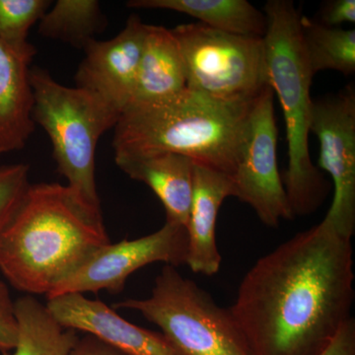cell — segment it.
Returning <instances> with one entry per match:
<instances>
[{
	"mask_svg": "<svg viewBox=\"0 0 355 355\" xmlns=\"http://www.w3.org/2000/svg\"><path fill=\"white\" fill-rule=\"evenodd\" d=\"M354 284L352 239L323 219L259 259L229 311L252 355H319L352 318Z\"/></svg>",
	"mask_w": 355,
	"mask_h": 355,
	"instance_id": "6da1fadb",
	"label": "cell"
},
{
	"mask_svg": "<svg viewBox=\"0 0 355 355\" xmlns=\"http://www.w3.org/2000/svg\"><path fill=\"white\" fill-rule=\"evenodd\" d=\"M101 209L69 186L30 184L0 235V272L27 295H50L110 244Z\"/></svg>",
	"mask_w": 355,
	"mask_h": 355,
	"instance_id": "7a4b0ae2",
	"label": "cell"
},
{
	"mask_svg": "<svg viewBox=\"0 0 355 355\" xmlns=\"http://www.w3.org/2000/svg\"><path fill=\"white\" fill-rule=\"evenodd\" d=\"M253 101H218L187 88L160 104L132 106L114 128V156L176 153L229 178Z\"/></svg>",
	"mask_w": 355,
	"mask_h": 355,
	"instance_id": "3957f363",
	"label": "cell"
},
{
	"mask_svg": "<svg viewBox=\"0 0 355 355\" xmlns=\"http://www.w3.org/2000/svg\"><path fill=\"white\" fill-rule=\"evenodd\" d=\"M263 37L268 85L279 98L286 121L287 157L284 183L293 216L312 214L323 203L328 183L309 151L314 74L302 39L300 11L291 0H268Z\"/></svg>",
	"mask_w": 355,
	"mask_h": 355,
	"instance_id": "277c9868",
	"label": "cell"
},
{
	"mask_svg": "<svg viewBox=\"0 0 355 355\" xmlns=\"http://www.w3.org/2000/svg\"><path fill=\"white\" fill-rule=\"evenodd\" d=\"M30 83L32 120L51 140L58 172L84 202L101 209L96 150L102 135L116 127L120 112L86 89L58 83L42 67H31Z\"/></svg>",
	"mask_w": 355,
	"mask_h": 355,
	"instance_id": "5b68a950",
	"label": "cell"
},
{
	"mask_svg": "<svg viewBox=\"0 0 355 355\" xmlns=\"http://www.w3.org/2000/svg\"><path fill=\"white\" fill-rule=\"evenodd\" d=\"M113 308L137 311L156 324L175 355H252L230 311L175 266L165 265L149 297Z\"/></svg>",
	"mask_w": 355,
	"mask_h": 355,
	"instance_id": "8992f818",
	"label": "cell"
},
{
	"mask_svg": "<svg viewBox=\"0 0 355 355\" xmlns=\"http://www.w3.org/2000/svg\"><path fill=\"white\" fill-rule=\"evenodd\" d=\"M183 60L187 88L214 100L253 101L268 85L263 38L200 23L171 29Z\"/></svg>",
	"mask_w": 355,
	"mask_h": 355,
	"instance_id": "52a82bcc",
	"label": "cell"
},
{
	"mask_svg": "<svg viewBox=\"0 0 355 355\" xmlns=\"http://www.w3.org/2000/svg\"><path fill=\"white\" fill-rule=\"evenodd\" d=\"M273 96L266 86L252 104L230 180L232 197L249 205L265 225L275 228L294 216L277 167Z\"/></svg>",
	"mask_w": 355,
	"mask_h": 355,
	"instance_id": "ba28073f",
	"label": "cell"
},
{
	"mask_svg": "<svg viewBox=\"0 0 355 355\" xmlns=\"http://www.w3.org/2000/svg\"><path fill=\"white\" fill-rule=\"evenodd\" d=\"M310 132L320 144L318 167L334 182L333 202L324 220L343 237L355 231V89L349 84L336 94L313 101Z\"/></svg>",
	"mask_w": 355,
	"mask_h": 355,
	"instance_id": "9c48e42d",
	"label": "cell"
},
{
	"mask_svg": "<svg viewBox=\"0 0 355 355\" xmlns=\"http://www.w3.org/2000/svg\"><path fill=\"white\" fill-rule=\"evenodd\" d=\"M187 254L186 227L166 221L164 226L153 234L116 244L110 243L98 250L46 298L65 293H98L102 291L120 293L125 288L128 277L135 270L157 261L178 268L186 263Z\"/></svg>",
	"mask_w": 355,
	"mask_h": 355,
	"instance_id": "30bf717a",
	"label": "cell"
},
{
	"mask_svg": "<svg viewBox=\"0 0 355 355\" xmlns=\"http://www.w3.org/2000/svg\"><path fill=\"white\" fill-rule=\"evenodd\" d=\"M146 26L132 14L114 38L89 44L77 69L76 87L94 93L123 113L132 99Z\"/></svg>",
	"mask_w": 355,
	"mask_h": 355,
	"instance_id": "8fae6325",
	"label": "cell"
},
{
	"mask_svg": "<svg viewBox=\"0 0 355 355\" xmlns=\"http://www.w3.org/2000/svg\"><path fill=\"white\" fill-rule=\"evenodd\" d=\"M46 306L64 329L85 331L121 355H175L161 333L130 323L102 301L65 293L48 298Z\"/></svg>",
	"mask_w": 355,
	"mask_h": 355,
	"instance_id": "7c38bea8",
	"label": "cell"
},
{
	"mask_svg": "<svg viewBox=\"0 0 355 355\" xmlns=\"http://www.w3.org/2000/svg\"><path fill=\"white\" fill-rule=\"evenodd\" d=\"M228 197H232L230 178L193 163V197L186 225V265L198 275L211 277L220 270L222 258L216 243V221L222 202Z\"/></svg>",
	"mask_w": 355,
	"mask_h": 355,
	"instance_id": "4fadbf2b",
	"label": "cell"
},
{
	"mask_svg": "<svg viewBox=\"0 0 355 355\" xmlns=\"http://www.w3.org/2000/svg\"><path fill=\"white\" fill-rule=\"evenodd\" d=\"M116 164L130 179L148 186L166 210V221L186 227L193 197V162L176 153L114 156Z\"/></svg>",
	"mask_w": 355,
	"mask_h": 355,
	"instance_id": "5bb4252c",
	"label": "cell"
},
{
	"mask_svg": "<svg viewBox=\"0 0 355 355\" xmlns=\"http://www.w3.org/2000/svg\"><path fill=\"white\" fill-rule=\"evenodd\" d=\"M186 89L183 60L171 29L147 25L137 80L127 108L167 102Z\"/></svg>",
	"mask_w": 355,
	"mask_h": 355,
	"instance_id": "9a60e30c",
	"label": "cell"
},
{
	"mask_svg": "<svg viewBox=\"0 0 355 355\" xmlns=\"http://www.w3.org/2000/svg\"><path fill=\"white\" fill-rule=\"evenodd\" d=\"M30 65L0 42V155L24 148L36 127Z\"/></svg>",
	"mask_w": 355,
	"mask_h": 355,
	"instance_id": "2e32d148",
	"label": "cell"
},
{
	"mask_svg": "<svg viewBox=\"0 0 355 355\" xmlns=\"http://www.w3.org/2000/svg\"><path fill=\"white\" fill-rule=\"evenodd\" d=\"M133 9H164L186 14L211 29L263 38L268 30L265 12L246 0H130Z\"/></svg>",
	"mask_w": 355,
	"mask_h": 355,
	"instance_id": "e0dca14e",
	"label": "cell"
},
{
	"mask_svg": "<svg viewBox=\"0 0 355 355\" xmlns=\"http://www.w3.org/2000/svg\"><path fill=\"white\" fill-rule=\"evenodd\" d=\"M15 315L18 336L12 355H69L78 342L76 331L60 326L33 295L15 301Z\"/></svg>",
	"mask_w": 355,
	"mask_h": 355,
	"instance_id": "ac0fdd59",
	"label": "cell"
},
{
	"mask_svg": "<svg viewBox=\"0 0 355 355\" xmlns=\"http://www.w3.org/2000/svg\"><path fill=\"white\" fill-rule=\"evenodd\" d=\"M106 23L97 0H58L40 20L38 32L44 38L84 51L106 29Z\"/></svg>",
	"mask_w": 355,
	"mask_h": 355,
	"instance_id": "d6986e66",
	"label": "cell"
},
{
	"mask_svg": "<svg viewBox=\"0 0 355 355\" xmlns=\"http://www.w3.org/2000/svg\"><path fill=\"white\" fill-rule=\"evenodd\" d=\"M301 39L311 71L335 70L345 76L355 71V30L327 27L303 16Z\"/></svg>",
	"mask_w": 355,
	"mask_h": 355,
	"instance_id": "ffe728a7",
	"label": "cell"
},
{
	"mask_svg": "<svg viewBox=\"0 0 355 355\" xmlns=\"http://www.w3.org/2000/svg\"><path fill=\"white\" fill-rule=\"evenodd\" d=\"M51 6L49 0H0V42L32 64L37 51L28 41L29 31Z\"/></svg>",
	"mask_w": 355,
	"mask_h": 355,
	"instance_id": "44dd1931",
	"label": "cell"
},
{
	"mask_svg": "<svg viewBox=\"0 0 355 355\" xmlns=\"http://www.w3.org/2000/svg\"><path fill=\"white\" fill-rule=\"evenodd\" d=\"M29 172L24 163L0 165V235L30 184Z\"/></svg>",
	"mask_w": 355,
	"mask_h": 355,
	"instance_id": "7402d4cb",
	"label": "cell"
},
{
	"mask_svg": "<svg viewBox=\"0 0 355 355\" xmlns=\"http://www.w3.org/2000/svg\"><path fill=\"white\" fill-rule=\"evenodd\" d=\"M18 324L15 315V301L6 282L0 279V352H12L17 343Z\"/></svg>",
	"mask_w": 355,
	"mask_h": 355,
	"instance_id": "603a6c76",
	"label": "cell"
},
{
	"mask_svg": "<svg viewBox=\"0 0 355 355\" xmlns=\"http://www.w3.org/2000/svg\"><path fill=\"white\" fill-rule=\"evenodd\" d=\"M320 21L327 27H340L343 24H354L355 0H331L322 6Z\"/></svg>",
	"mask_w": 355,
	"mask_h": 355,
	"instance_id": "cb8c5ba5",
	"label": "cell"
},
{
	"mask_svg": "<svg viewBox=\"0 0 355 355\" xmlns=\"http://www.w3.org/2000/svg\"><path fill=\"white\" fill-rule=\"evenodd\" d=\"M319 355H355V322L350 318L338 331L329 347Z\"/></svg>",
	"mask_w": 355,
	"mask_h": 355,
	"instance_id": "d4e9b609",
	"label": "cell"
},
{
	"mask_svg": "<svg viewBox=\"0 0 355 355\" xmlns=\"http://www.w3.org/2000/svg\"><path fill=\"white\" fill-rule=\"evenodd\" d=\"M69 355H121V354L94 336L87 335L81 340L79 338Z\"/></svg>",
	"mask_w": 355,
	"mask_h": 355,
	"instance_id": "484cf974",
	"label": "cell"
},
{
	"mask_svg": "<svg viewBox=\"0 0 355 355\" xmlns=\"http://www.w3.org/2000/svg\"></svg>",
	"mask_w": 355,
	"mask_h": 355,
	"instance_id": "4316f807",
	"label": "cell"
}]
</instances>
